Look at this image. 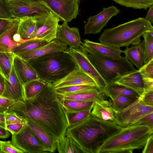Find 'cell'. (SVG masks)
I'll list each match as a JSON object with an SVG mask.
<instances>
[{
    "instance_id": "1",
    "label": "cell",
    "mask_w": 153,
    "mask_h": 153,
    "mask_svg": "<svg viewBox=\"0 0 153 153\" xmlns=\"http://www.w3.org/2000/svg\"><path fill=\"white\" fill-rule=\"evenodd\" d=\"M6 112L13 113L43 128L58 142L65 135L68 126L65 111L52 84L46 83L33 98L15 102Z\"/></svg>"
},
{
    "instance_id": "2",
    "label": "cell",
    "mask_w": 153,
    "mask_h": 153,
    "mask_svg": "<svg viewBox=\"0 0 153 153\" xmlns=\"http://www.w3.org/2000/svg\"><path fill=\"white\" fill-rule=\"evenodd\" d=\"M123 128L91 114L81 122L68 127L65 135L73 139L84 153H98L104 143Z\"/></svg>"
},
{
    "instance_id": "3",
    "label": "cell",
    "mask_w": 153,
    "mask_h": 153,
    "mask_svg": "<svg viewBox=\"0 0 153 153\" xmlns=\"http://www.w3.org/2000/svg\"><path fill=\"white\" fill-rule=\"evenodd\" d=\"M27 61L40 80L52 84L63 78L77 65L71 56L65 51L51 53Z\"/></svg>"
},
{
    "instance_id": "4",
    "label": "cell",
    "mask_w": 153,
    "mask_h": 153,
    "mask_svg": "<svg viewBox=\"0 0 153 153\" xmlns=\"http://www.w3.org/2000/svg\"><path fill=\"white\" fill-rule=\"evenodd\" d=\"M153 30L151 22L139 17L114 27L105 29L99 40L102 43L120 48L128 47L141 42L140 37Z\"/></svg>"
},
{
    "instance_id": "5",
    "label": "cell",
    "mask_w": 153,
    "mask_h": 153,
    "mask_svg": "<svg viewBox=\"0 0 153 153\" xmlns=\"http://www.w3.org/2000/svg\"><path fill=\"white\" fill-rule=\"evenodd\" d=\"M153 133V129L144 126L123 127L104 143L98 153H132L143 147Z\"/></svg>"
},
{
    "instance_id": "6",
    "label": "cell",
    "mask_w": 153,
    "mask_h": 153,
    "mask_svg": "<svg viewBox=\"0 0 153 153\" xmlns=\"http://www.w3.org/2000/svg\"><path fill=\"white\" fill-rule=\"evenodd\" d=\"M79 49L85 54L107 85L113 84L121 77L137 70L125 56L100 57L88 51L82 44Z\"/></svg>"
},
{
    "instance_id": "7",
    "label": "cell",
    "mask_w": 153,
    "mask_h": 153,
    "mask_svg": "<svg viewBox=\"0 0 153 153\" xmlns=\"http://www.w3.org/2000/svg\"><path fill=\"white\" fill-rule=\"evenodd\" d=\"M14 18L25 17L51 11L40 0H7Z\"/></svg>"
},
{
    "instance_id": "8",
    "label": "cell",
    "mask_w": 153,
    "mask_h": 153,
    "mask_svg": "<svg viewBox=\"0 0 153 153\" xmlns=\"http://www.w3.org/2000/svg\"><path fill=\"white\" fill-rule=\"evenodd\" d=\"M36 22L35 39L50 42L56 39L59 19L51 12L33 16Z\"/></svg>"
},
{
    "instance_id": "9",
    "label": "cell",
    "mask_w": 153,
    "mask_h": 153,
    "mask_svg": "<svg viewBox=\"0 0 153 153\" xmlns=\"http://www.w3.org/2000/svg\"><path fill=\"white\" fill-rule=\"evenodd\" d=\"M11 142L24 153L47 152L27 123L18 133L12 134Z\"/></svg>"
},
{
    "instance_id": "10",
    "label": "cell",
    "mask_w": 153,
    "mask_h": 153,
    "mask_svg": "<svg viewBox=\"0 0 153 153\" xmlns=\"http://www.w3.org/2000/svg\"><path fill=\"white\" fill-rule=\"evenodd\" d=\"M51 11L63 22H71L78 14L81 0H40Z\"/></svg>"
},
{
    "instance_id": "11",
    "label": "cell",
    "mask_w": 153,
    "mask_h": 153,
    "mask_svg": "<svg viewBox=\"0 0 153 153\" xmlns=\"http://www.w3.org/2000/svg\"><path fill=\"white\" fill-rule=\"evenodd\" d=\"M153 112V106L147 105L138 99L123 110L116 111L117 124L122 127L131 126L144 116Z\"/></svg>"
},
{
    "instance_id": "12",
    "label": "cell",
    "mask_w": 153,
    "mask_h": 153,
    "mask_svg": "<svg viewBox=\"0 0 153 153\" xmlns=\"http://www.w3.org/2000/svg\"><path fill=\"white\" fill-rule=\"evenodd\" d=\"M65 51L71 56L77 66L94 81L97 86L105 94V89L107 84L85 54L79 48L68 47Z\"/></svg>"
},
{
    "instance_id": "13",
    "label": "cell",
    "mask_w": 153,
    "mask_h": 153,
    "mask_svg": "<svg viewBox=\"0 0 153 153\" xmlns=\"http://www.w3.org/2000/svg\"><path fill=\"white\" fill-rule=\"evenodd\" d=\"M120 11L116 7L111 6L103 7L99 13L89 17L84 27V34L100 33L111 19L117 15Z\"/></svg>"
},
{
    "instance_id": "14",
    "label": "cell",
    "mask_w": 153,
    "mask_h": 153,
    "mask_svg": "<svg viewBox=\"0 0 153 153\" xmlns=\"http://www.w3.org/2000/svg\"><path fill=\"white\" fill-rule=\"evenodd\" d=\"M53 84L55 88L81 85L97 86L94 81L77 65L63 78Z\"/></svg>"
},
{
    "instance_id": "15",
    "label": "cell",
    "mask_w": 153,
    "mask_h": 153,
    "mask_svg": "<svg viewBox=\"0 0 153 153\" xmlns=\"http://www.w3.org/2000/svg\"><path fill=\"white\" fill-rule=\"evenodd\" d=\"M1 96L15 102L25 100L24 85L18 77L13 65L9 79L7 80L5 79L4 89Z\"/></svg>"
},
{
    "instance_id": "16",
    "label": "cell",
    "mask_w": 153,
    "mask_h": 153,
    "mask_svg": "<svg viewBox=\"0 0 153 153\" xmlns=\"http://www.w3.org/2000/svg\"><path fill=\"white\" fill-rule=\"evenodd\" d=\"M56 39L69 47L75 49H79L82 43L79 29L76 27H70L65 22L59 25Z\"/></svg>"
},
{
    "instance_id": "17",
    "label": "cell",
    "mask_w": 153,
    "mask_h": 153,
    "mask_svg": "<svg viewBox=\"0 0 153 153\" xmlns=\"http://www.w3.org/2000/svg\"><path fill=\"white\" fill-rule=\"evenodd\" d=\"M68 47L67 44L56 39L36 49L17 55L23 59L29 61L51 53L65 51Z\"/></svg>"
},
{
    "instance_id": "18",
    "label": "cell",
    "mask_w": 153,
    "mask_h": 153,
    "mask_svg": "<svg viewBox=\"0 0 153 153\" xmlns=\"http://www.w3.org/2000/svg\"><path fill=\"white\" fill-rule=\"evenodd\" d=\"M82 45L89 52L96 55L105 58H117L121 56L123 51L120 48L105 44L83 40Z\"/></svg>"
},
{
    "instance_id": "19",
    "label": "cell",
    "mask_w": 153,
    "mask_h": 153,
    "mask_svg": "<svg viewBox=\"0 0 153 153\" xmlns=\"http://www.w3.org/2000/svg\"><path fill=\"white\" fill-rule=\"evenodd\" d=\"M13 66L23 85L31 81L39 79L36 71L29 62L17 55H15L14 57Z\"/></svg>"
},
{
    "instance_id": "20",
    "label": "cell",
    "mask_w": 153,
    "mask_h": 153,
    "mask_svg": "<svg viewBox=\"0 0 153 153\" xmlns=\"http://www.w3.org/2000/svg\"><path fill=\"white\" fill-rule=\"evenodd\" d=\"M19 22V19H10L6 29L0 34V52H12L21 44L12 39L13 35L17 32Z\"/></svg>"
},
{
    "instance_id": "21",
    "label": "cell",
    "mask_w": 153,
    "mask_h": 153,
    "mask_svg": "<svg viewBox=\"0 0 153 153\" xmlns=\"http://www.w3.org/2000/svg\"><path fill=\"white\" fill-rule=\"evenodd\" d=\"M114 83L131 90L140 96L144 91L143 81L138 70L121 77Z\"/></svg>"
},
{
    "instance_id": "22",
    "label": "cell",
    "mask_w": 153,
    "mask_h": 153,
    "mask_svg": "<svg viewBox=\"0 0 153 153\" xmlns=\"http://www.w3.org/2000/svg\"><path fill=\"white\" fill-rule=\"evenodd\" d=\"M91 114L104 121L117 124L116 111L109 101L105 99L94 102Z\"/></svg>"
},
{
    "instance_id": "23",
    "label": "cell",
    "mask_w": 153,
    "mask_h": 153,
    "mask_svg": "<svg viewBox=\"0 0 153 153\" xmlns=\"http://www.w3.org/2000/svg\"><path fill=\"white\" fill-rule=\"evenodd\" d=\"M58 95L61 98L83 102H94L104 100L105 96H106L97 86L76 93Z\"/></svg>"
},
{
    "instance_id": "24",
    "label": "cell",
    "mask_w": 153,
    "mask_h": 153,
    "mask_svg": "<svg viewBox=\"0 0 153 153\" xmlns=\"http://www.w3.org/2000/svg\"><path fill=\"white\" fill-rule=\"evenodd\" d=\"M27 124L44 146L47 152H53L57 149V142L47 132L33 122L27 120Z\"/></svg>"
},
{
    "instance_id": "25",
    "label": "cell",
    "mask_w": 153,
    "mask_h": 153,
    "mask_svg": "<svg viewBox=\"0 0 153 153\" xmlns=\"http://www.w3.org/2000/svg\"><path fill=\"white\" fill-rule=\"evenodd\" d=\"M144 42L143 40L140 43L126 47L123 51L126 58L138 69L144 65Z\"/></svg>"
},
{
    "instance_id": "26",
    "label": "cell",
    "mask_w": 153,
    "mask_h": 153,
    "mask_svg": "<svg viewBox=\"0 0 153 153\" xmlns=\"http://www.w3.org/2000/svg\"><path fill=\"white\" fill-rule=\"evenodd\" d=\"M36 30V21L33 16L19 19L17 33L26 41L35 39Z\"/></svg>"
},
{
    "instance_id": "27",
    "label": "cell",
    "mask_w": 153,
    "mask_h": 153,
    "mask_svg": "<svg viewBox=\"0 0 153 153\" xmlns=\"http://www.w3.org/2000/svg\"><path fill=\"white\" fill-rule=\"evenodd\" d=\"M59 98L65 111L69 112L79 111L92 108L94 102L93 101L83 102Z\"/></svg>"
},
{
    "instance_id": "28",
    "label": "cell",
    "mask_w": 153,
    "mask_h": 153,
    "mask_svg": "<svg viewBox=\"0 0 153 153\" xmlns=\"http://www.w3.org/2000/svg\"><path fill=\"white\" fill-rule=\"evenodd\" d=\"M15 55L12 52H0V73L7 80L12 69Z\"/></svg>"
},
{
    "instance_id": "29",
    "label": "cell",
    "mask_w": 153,
    "mask_h": 153,
    "mask_svg": "<svg viewBox=\"0 0 153 153\" xmlns=\"http://www.w3.org/2000/svg\"><path fill=\"white\" fill-rule=\"evenodd\" d=\"M109 102L114 109L120 111L133 104L138 98L122 95H111L109 97Z\"/></svg>"
},
{
    "instance_id": "30",
    "label": "cell",
    "mask_w": 153,
    "mask_h": 153,
    "mask_svg": "<svg viewBox=\"0 0 153 153\" xmlns=\"http://www.w3.org/2000/svg\"><path fill=\"white\" fill-rule=\"evenodd\" d=\"M57 149L60 153H84L82 149L73 139L66 135L57 143Z\"/></svg>"
},
{
    "instance_id": "31",
    "label": "cell",
    "mask_w": 153,
    "mask_h": 153,
    "mask_svg": "<svg viewBox=\"0 0 153 153\" xmlns=\"http://www.w3.org/2000/svg\"><path fill=\"white\" fill-rule=\"evenodd\" d=\"M105 94L109 97L111 95H122L139 98L140 95L135 92L124 87L113 83L107 85L105 89Z\"/></svg>"
},
{
    "instance_id": "32",
    "label": "cell",
    "mask_w": 153,
    "mask_h": 153,
    "mask_svg": "<svg viewBox=\"0 0 153 153\" xmlns=\"http://www.w3.org/2000/svg\"><path fill=\"white\" fill-rule=\"evenodd\" d=\"M46 84V83L40 79H36L24 85L25 100L30 99L35 97L42 91Z\"/></svg>"
},
{
    "instance_id": "33",
    "label": "cell",
    "mask_w": 153,
    "mask_h": 153,
    "mask_svg": "<svg viewBox=\"0 0 153 153\" xmlns=\"http://www.w3.org/2000/svg\"><path fill=\"white\" fill-rule=\"evenodd\" d=\"M49 42L41 39H34L21 43L16 47L13 52L15 55L30 51L41 47Z\"/></svg>"
},
{
    "instance_id": "34",
    "label": "cell",
    "mask_w": 153,
    "mask_h": 153,
    "mask_svg": "<svg viewBox=\"0 0 153 153\" xmlns=\"http://www.w3.org/2000/svg\"><path fill=\"white\" fill-rule=\"evenodd\" d=\"M92 108L77 112L65 111L68 127L77 124L87 119L91 114Z\"/></svg>"
},
{
    "instance_id": "35",
    "label": "cell",
    "mask_w": 153,
    "mask_h": 153,
    "mask_svg": "<svg viewBox=\"0 0 153 153\" xmlns=\"http://www.w3.org/2000/svg\"><path fill=\"white\" fill-rule=\"evenodd\" d=\"M144 42V64L153 59V30L145 33L143 36Z\"/></svg>"
},
{
    "instance_id": "36",
    "label": "cell",
    "mask_w": 153,
    "mask_h": 153,
    "mask_svg": "<svg viewBox=\"0 0 153 153\" xmlns=\"http://www.w3.org/2000/svg\"><path fill=\"white\" fill-rule=\"evenodd\" d=\"M123 6L135 9L146 10L153 4V0H113Z\"/></svg>"
},
{
    "instance_id": "37",
    "label": "cell",
    "mask_w": 153,
    "mask_h": 153,
    "mask_svg": "<svg viewBox=\"0 0 153 153\" xmlns=\"http://www.w3.org/2000/svg\"><path fill=\"white\" fill-rule=\"evenodd\" d=\"M95 86H96L81 85L68 86L55 89L58 94L64 95L78 93Z\"/></svg>"
},
{
    "instance_id": "38",
    "label": "cell",
    "mask_w": 153,
    "mask_h": 153,
    "mask_svg": "<svg viewBox=\"0 0 153 153\" xmlns=\"http://www.w3.org/2000/svg\"><path fill=\"white\" fill-rule=\"evenodd\" d=\"M0 152L1 153H24L22 151L14 146L10 141L0 140Z\"/></svg>"
},
{
    "instance_id": "39",
    "label": "cell",
    "mask_w": 153,
    "mask_h": 153,
    "mask_svg": "<svg viewBox=\"0 0 153 153\" xmlns=\"http://www.w3.org/2000/svg\"><path fill=\"white\" fill-rule=\"evenodd\" d=\"M13 18L7 0H0V19L10 20Z\"/></svg>"
},
{
    "instance_id": "40",
    "label": "cell",
    "mask_w": 153,
    "mask_h": 153,
    "mask_svg": "<svg viewBox=\"0 0 153 153\" xmlns=\"http://www.w3.org/2000/svg\"><path fill=\"white\" fill-rule=\"evenodd\" d=\"M138 70L143 78H153V59Z\"/></svg>"
},
{
    "instance_id": "41",
    "label": "cell",
    "mask_w": 153,
    "mask_h": 153,
    "mask_svg": "<svg viewBox=\"0 0 153 153\" xmlns=\"http://www.w3.org/2000/svg\"><path fill=\"white\" fill-rule=\"evenodd\" d=\"M153 112L141 118L131 126H144L153 129Z\"/></svg>"
},
{
    "instance_id": "42",
    "label": "cell",
    "mask_w": 153,
    "mask_h": 153,
    "mask_svg": "<svg viewBox=\"0 0 153 153\" xmlns=\"http://www.w3.org/2000/svg\"><path fill=\"white\" fill-rule=\"evenodd\" d=\"M6 124L18 123H26L27 121L18 117L15 114L11 112H6Z\"/></svg>"
},
{
    "instance_id": "43",
    "label": "cell",
    "mask_w": 153,
    "mask_h": 153,
    "mask_svg": "<svg viewBox=\"0 0 153 153\" xmlns=\"http://www.w3.org/2000/svg\"><path fill=\"white\" fill-rule=\"evenodd\" d=\"M15 102L13 100L0 96V113L6 112Z\"/></svg>"
},
{
    "instance_id": "44",
    "label": "cell",
    "mask_w": 153,
    "mask_h": 153,
    "mask_svg": "<svg viewBox=\"0 0 153 153\" xmlns=\"http://www.w3.org/2000/svg\"><path fill=\"white\" fill-rule=\"evenodd\" d=\"M138 99L145 105L153 106V91L143 94Z\"/></svg>"
},
{
    "instance_id": "45",
    "label": "cell",
    "mask_w": 153,
    "mask_h": 153,
    "mask_svg": "<svg viewBox=\"0 0 153 153\" xmlns=\"http://www.w3.org/2000/svg\"><path fill=\"white\" fill-rule=\"evenodd\" d=\"M26 123H18L6 125L5 128L12 134H15L18 133Z\"/></svg>"
},
{
    "instance_id": "46",
    "label": "cell",
    "mask_w": 153,
    "mask_h": 153,
    "mask_svg": "<svg viewBox=\"0 0 153 153\" xmlns=\"http://www.w3.org/2000/svg\"><path fill=\"white\" fill-rule=\"evenodd\" d=\"M144 82V91L143 93L153 91V78H143Z\"/></svg>"
},
{
    "instance_id": "47",
    "label": "cell",
    "mask_w": 153,
    "mask_h": 153,
    "mask_svg": "<svg viewBox=\"0 0 153 153\" xmlns=\"http://www.w3.org/2000/svg\"><path fill=\"white\" fill-rule=\"evenodd\" d=\"M143 153H153V135H152L148 139L142 151Z\"/></svg>"
},
{
    "instance_id": "48",
    "label": "cell",
    "mask_w": 153,
    "mask_h": 153,
    "mask_svg": "<svg viewBox=\"0 0 153 153\" xmlns=\"http://www.w3.org/2000/svg\"><path fill=\"white\" fill-rule=\"evenodd\" d=\"M10 20L0 19V34L6 29Z\"/></svg>"
},
{
    "instance_id": "49",
    "label": "cell",
    "mask_w": 153,
    "mask_h": 153,
    "mask_svg": "<svg viewBox=\"0 0 153 153\" xmlns=\"http://www.w3.org/2000/svg\"><path fill=\"white\" fill-rule=\"evenodd\" d=\"M11 135L10 132L5 128L0 126V138L5 139Z\"/></svg>"
},
{
    "instance_id": "50",
    "label": "cell",
    "mask_w": 153,
    "mask_h": 153,
    "mask_svg": "<svg viewBox=\"0 0 153 153\" xmlns=\"http://www.w3.org/2000/svg\"><path fill=\"white\" fill-rule=\"evenodd\" d=\"M149 8V10L144 18L152 24L153 23V5H152Z\"/></svg>"
},
{
    "instance_id": "51",
    "label": "cell",
    "mask_w": 153,
    "mask_h": 153,
    "mask_svg": "<svg viewBox=\"0 0 153 153\" xmlns=\"http://www.w3.org/2000/svg\"><path fill=\"white\" fill-rule=\"evenodd\" d=\"M5 84V78L0 73V96H1L3 93Z\"/></svg>"
},
{
    "instance_id": "52",
    "label": "cell",
    "mask_w": 153,
    "mask_h": 153,
    "mask_svg": "<svg viewBox=\"0 0 153 153\" xmlns=\"http://www.w3.org/2000/svg\"><path fill=\"white\" fill-rule=\"evenodd\" d=\"M12 39L15 42L20 43H22L27 41H26L22 39L21 37L19 34L17 33H15L13 35L12 37Z\"/></svg>"
},
{
    "instance_id": "53",
    "label": "cell",
    "mask_w": 153,
    "mask_h": 153,
    "mask_svg": "<svg viewBox=\"0 0 153 153\" xmlns=\"http://www.w3.org/2000/svg\"><path fill=\"white\" fill-rule=\"evenodd\" d=\"M6 112L0 113V126L5 128Z\"/></svg>"
},
{
    "instance_id": "54",
    "label": "cell",
    "mask_w": 153,
    "mask_h": 153,
    "mask_svg": "<svg viewBox=\"0 0 153 153\" xmlns=\"http://www.w3.org/2000/svg\"><path fill=\"white\" fill-rule=\"evenodd\" d=\"M0 153H1L0 152Z\"/></svg>"
}]
</instances>
